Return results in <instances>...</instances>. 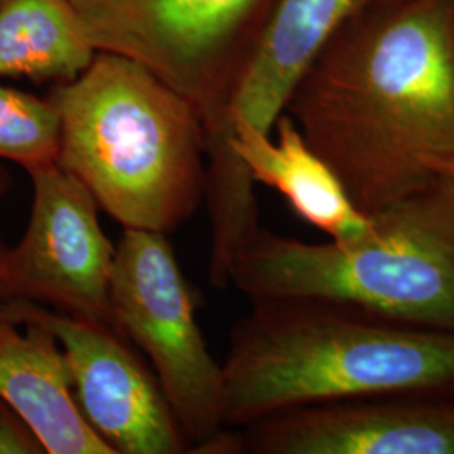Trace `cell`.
<instances>
[{"instance_id":"6da1fadb","label":"cell","mask_w":454,"mask_h":454,"mask_svg":"<svg viewBox=\"0 0 454 454\" xmlns=\"http://www.w3.org/2000/svg\"><path fill=\"white\" fill-rule=\"evenodd\" d=\"M367 214L454 160V0H382L350 19L285 110Z\"/></svg>"},{"instance_id":"7a4b0ae2","label":"cell","mask_w":454,"mask_h":454,"mask_svg":"<svg viewBox=\"0 0 454 454\" xmlns=\"http://www.w3.org/2000/svg\"><path fill=\"white\" fill-rule=\"evenodd\" d=\"M249 303L221 364L226 427L318 403L454 395V332L317 298Z\"/></svg>"},{"instance_id":"3957f363","label":"cell","mask_w":454,"mask_h":454,"mask_svg":"<svg viewBox=\"0 0 454 454\" xmlns=\"http://www.w3.org/2000/svg\"><path fill=\"white\" fill-rule=\"evenodd\" d=\"M58 165L123 229L172 234L206 197V129L194 105L146 66L99 51L54 84Z\"/></svg>"},{"instance_id":"277c9868","label":"cell","mask_w":454,"mask_h":454,"mask_svg":"<svg viewBox=\"0 0 454 454\" xmlns=\"http://www.w3.org/2000/svg\"><path fill=\"white\" fill-rule=\"evenodd\" d=\"M369 215L357 238L325 243L260 226L231 262L229 286L249 301L317 298L454 332L453 180Z\"/></svg>"},{"instance_id":"5b68a950","label":"cell","mask_w":454,"mask_h":454,"mask_svg":"<svg viewBox=\"0 0 454 454\" xmlns=\"http://www.w3.org/2000/svg\"><path fill=\"white\" fill-rule=\"evenodd\" d=\"M71 2L98 51L142 63L194 105L206 129L207 179H241L229 105L278 0Z\"/></svg>"},{"instance_id":"8992f818","label":"cell","mask_w":454,"mask_h":454,"mask_svg":"<svg viewBox=\"0 0 454 454\" xmlns=\"http://www.w3.org/2000/svg\"><path fill=\"white\" fill-rule=\"evenodd\" d=\"M110 298L120 332L144 352L191 453H199L226 429L223 367L197 324L194 300L167 234L123 229Z\"/></svg>"},{"instance_id":"52a82bcc","label":"cell","mask_w":454,"mask_h":454,"mask_svg":"<svg viewBox=\"0 0 454 454\" xmlns=\"http://www.w3.org/2000/svg\"><path fill=\"white\" fill-rule=\"evenodd\" d=\"M27 176L31 215L20 241L7 247L4 301H33L120 332L110 298L116 244L95 197L58 163Z\"/></svg>"},{"instance_id":"ba28073f","label":"cell","mask_w":454,"mask_h":454,"mask_svg":"<svg viewBox=\"0 0 454 454\" xmlns=\"http://www.w3.org/2000/svg\"><path fill=\"white\" fill-rule=\"evenodd\" d=\"M0 317L56 337L82 414L114 454L191 453L155 373L120 332L26 300L2 301Z\"/></svg>"},{"instance_id":"9c48e42d","label":"cell","mask_w":454,"mask_h":454,"mask_svg":"<svg viewBox=\"0 0 454 454\" xmlns=\"http://www.w3.org/2000/svg\"><path fill=\"white\" fill-rule=\"evenodd\" d=\"M239 433L243 454H454V395L399 394L293 407Z\"/></svg>"},{"instance_id":"30bf717a","label":"cell","mask_w":454,"mask_h":454,"mask_svg":"<svg viewBox=\"0 0 454 454\" xmlns=\"http://www.w3.org/2000/svg\"><path fill=\"white\" fill-rule=\"evenodd\" d=\"M382 0H278L234 88L229 127L273 133L309 65L354 17Z\"/></svg>"},{"instance_id":"8fae6325","label":"cell","mask_w":454,"mask_h":454,"mask_svg":"<svg viewBox=\"0 0 454 454\" xmlns=\"http://www.w3.org/2000/svg\"><path fill=\"white\" fill-rule=\"evenodd\" d=\"M0 399L46 454H114L82 414L59 341L41 325L0 317Z\"/></svg>"},{"instance_id":"7c38bea8","label":"cell","mask_w":454,"mask_h":454,"mask_svg":"<svg viewBox=\"0 0 454 454\" xmlns=\"http://www.w3.org/2000/svg\"><path fill=\"white\" fill-rule=\"evenodd\" d=\"M229 146L254 184L275 189L300 219L330 239L357 238L371 224V215L354 202L337 172L288 114L276 120L273 133L232 123Z\"/></svg>"},{"instance_id":"4fadbf2b","label":"cell","mask_w":454,"mask_h":454,"mask_svg":"<svg viewBox=\"0 0 454 454\" xmlns=\"http://www.w3.org/2000/svg\"><path fill=\"white\" fill-rule=\"evenodd\" d=\"M98 52L71 0H0V78L63 84Z\"/></svg>"},{"instance_id":"5bb4252c","label":"cell","mask_w":454,"mask_h":454,"mask_svg":"<svg viewBox=\"0 0 454 454\" xmlns=\"http://www.w3.org/2000/svg\"><path fill=\"white\" fill-rule=\"evenodd\" d=\"M59 116L49 98L0 84V160L27 174L58 163Z\"/></svg>"},{"instance_id":"9a60e30c","label":"cell","mask_w":454,"mask_h":454,"mask_svg":"<svg viewBox=\"0 0 454 454\" xmlns=\"http://www.w3.org/2000/svg\"><path fill=\"white\" fill-rule=\"evenodd\" d=\"M0 454H46L33 429L0 399Z\"/></svg>"},{"instance_id":"2e32d148","label":"cell","mask_w":454,"mask_h":454,"mask_svg":"<svg viewBox=\"0 0 454 454\" xmlns=\"http://www.w3.org/2000/svg\"><path fill=\"white\" fill-rule=\"evenodd\" d=\"M11 189H12V176L9 168L0 165V200L11 192Z\"/></svg>"},{"instance_id":"e0dca14e","label":"cell","mask_w":454,"mask_h":454,"mask_svg":"<svg viewBox=\"0 0 454 454\" xmlns=\"http://www.w3.org/2000/svg\"><path fill=\"white\" fill-rule=\"evenodd\" d=\"M7 247L5 244L0 241V305L4 301V266H5V254H7Z\"/></svg>"},{"instance_id":"ac0fdd59","label":"cell","mask_w":454,"mask_h":454,"mask_svg":"<svg viewBox=\"0 0 454 454\" xmlns=\"http://www.w3.org/2000/svg\"><path fill=\"white\" fill-rule=\"evenodd\" d=\"M436 174H438L439 177L442 176V177H448V179L454 180V160L441 163L438 167V170H436Z\"/></svg>"},{"instance_id":"d6986e66","label":"cell","mask_w":454,"mask_h":454,"mask_svg":"<svg viewBox=\"0 0 454 454\" xmlns=\"http://www.w3.org/2000/svg\"><path fill=\"white\" fill-rule=\"evenodd\" d=\"M450 180H453V179H450ZM453 182H454V180H453Z\"/></svg>"}]
</instances>
